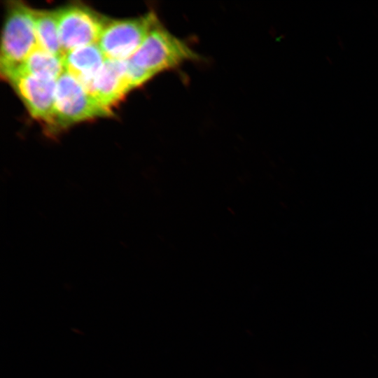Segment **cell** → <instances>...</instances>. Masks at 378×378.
I'll list each match as a JSON object with an SVG mask.
<instances>
[{"label": "cell", "instance_id": "6da1fadb", "mask_svg": "<svg viewBox=\"0 0 378 378\" xmlns=\"http://www.w3.org/2000/svg\"><path fill=\"white\" fill-rule=\"evenodd\" d=\"M129 60L150 80L159 74L174 71L187 62L201 60V57L159 20Z\"/></svg>", "mask_w": 378, "mask_h": 378}, {"label": "cell", "instance_id": "7a4b0ae2", "mask_svg": "<svg viewBox=\"0 0 378 378\" xmlns=\"http://www.w3.org/2000/svg\"><path fill=\"white\" fill-rule=\"evenodd\" d=\"M3 27L0 71L1 78L18 70L37 46L34 9L22 1H8Z\"/></svg>", "mask_w": 378, "mask_h": 378}, {"label": "cell", "instance_id": "3957f363", "mask_svg": "<svg viewBox=\"0 0 378 378\" xmlns=\"http://www.w3.org/2000/svg\"><path fill=\"white\" fill-rule=\"evenodd\" d=\"M54 115L57 134L76 123L110 117L102 105L76 78L64 71L56 82Z\"/></svg>", "mask_w": 378, "mask_h": 378}, {"label": "cell", "instance_id": "277c9868", "mask_svg": "<svg viewBox=\"0 0 378 378\" xmlns=\"http://www.w3.org/2000/svg\"><path fill=\"white\" fill-rule=\"evenodd\" d=\"M159 21L154 11L132 18L108 19L97 42L106 58H130Z\"/></svg>", "mask_w": 378, "mask_h": 378}, {"label": "cell", "instance_id": "5b68a950", "mask_svg": "<svg viewBox=\"0 0 378 378\" xmlns=\"http://www.w3.org/2000/svg\"><path fill=\"white\" fill-rule=\"evenodd\" d=\"M56 11L63 55L77 48L97 43L109 19L80 3L69 4Z\"/></svg>", "mask_w": 378, "mask_h": 378}, {"label": "cell", "instance_id": "8992f818", "mask_svg": "<svg viewBox=\"0 0 378 378\" xmlns=\"http://www.w3.org/2000/svg\"><path fill=\"white\" fill-rule=\"evenodd\" d=\"M20 97L31 116L56 135L54 115L56 80L46 79L16 71L5 79Z\"/></svg>", "mask_w": 378, "mask_h": 378}, {"label": "cell", "instance_id": "52a82bcc", "mask_svg": "<svg viewBox=\"0 0 378 378\" xmlns=\"http://www.w3.org/2000/svg\"><path fill=\"white\" fill-rule=\"evenodd\" d=\"M132 90L126 59L106 58L92 83L90 92L102 105L113 111V107L118 105Z\"/></svg>", "mask_w": 378, "mask_h": 378}, {"label": "cell", "instance_id": "ba28073f", "mask_svg": "<svg viewBox=\"0 0 378 378\" xmlns=\"http://www.w3.org/2000/svg\"><path fill=\"white\" fill-rule=\"evenodd\" d=\"M106 57L98 43L74 49L63 56L64 71L76 78L89 92Z\"/></svg>", "mask_w": 378, "mask_h": 378}, {"label": "cell", "instance_id": "9c48e42d", "mask_svg": "<svg viewBox=\"0 0 378 378\" xmlns=\"http://www.w3.org/2000/svg\"><path fill=\"white\" fill-rule=\"evenodd\" d=\"M16 71L57 80L64 71L63 57L55 55L37 45Z\"/></svg>", "mask_w": 378, "mask_h": 378}, {"label": "cell", "instance_id": "30bf717a", "mask_svg": "<svg viewBox=\"0 0 378 378\" xmlns=\"http://www.w3.org/2000/svg\"><path fill=\"white\" fill-rule=\"evenodd\" d=\"M37 45L42 49L63 57L59 36L57 11H33Z\"/></svg>", "mask_w": 378, "mask_h": 378}]
</instances>
